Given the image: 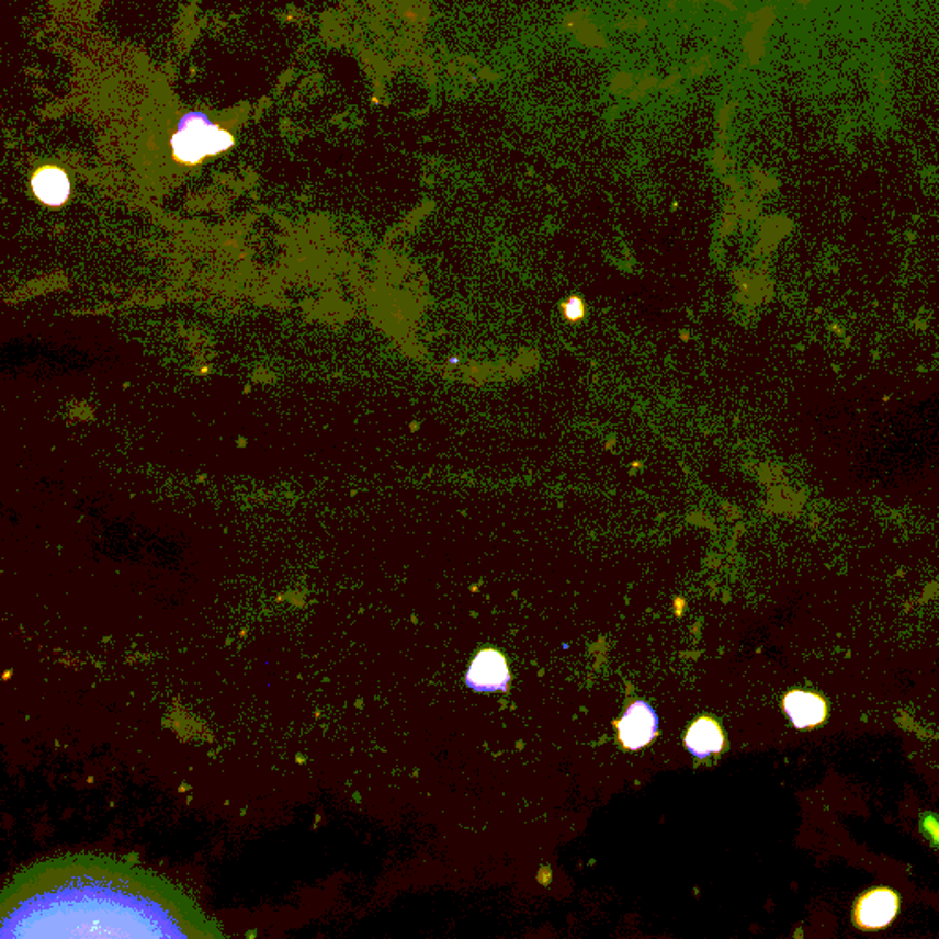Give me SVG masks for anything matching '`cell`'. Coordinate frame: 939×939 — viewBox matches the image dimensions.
Returning <instances> with one entry per match:
<instances>
[{
  "label": "cell",
  "instance_id": "6da1fadb",
  "mask_svg": "<svg viewBox=\"0 0 939 939\" xmlns=\"http://www.w3.org/2000/svg\"><path fill=\"white\" fill-rule=\"evenodd\" d=\"M0 938H220L223 930L168 879L112 857L35 862L0 900Z\"/></svg>",
  "mask_w": 939,
  "mask_h": 939
},
{
  "label": "cell",
  "instance_id": "7a4b0ae2",
  "mask_svg": "<svg viewBox=\"0 0 939 939\" xmlns=\"http://www.w3.org/2000/svg\"><path fill=\"white\" fill-rule=\"evenodd\" d=\"M234 146V136L228 131L212 124L204 114H188L182 117L179 129L171 138L173 155L179 162L199 163L206 157H215Z\"/></svg>",
  "mask_w": 939,
  "mask_h": 939
},
{
  "label": "cell",
  "instance_id": "3957f363",
  "mask_svg": "<svg viewBox=\"0 0 939 939\" xmlns=\"http://www.w3.org/2000/svg\"><path fill=\"white\" fill-rule=\"evenodd\" d=\"M900 914V895L890 889H872L857 900L853 923L857 928L873 932L883 930Z\"/></svg>",
  "mask_w": 939,
  "mask_h": 939
},
{
  "label": "cell",
  "instance_id": "277c9868",
  "mask_svg": "<svg viewBox=\"0 0 939 939\" xmlns=\"http://www.w3.org/2000/svg\"><path fill=\"white\" fill-rule=\"evenodd\" d=\"M616 728H619V739L626 749H643L646 745L652 744L659 733V717L648 703L635 701L624 712V716L621 717Z\"/></svg>",
  "mask_w": 939,
  "mask_h": 939
},
{
  "label": "cell",
  "instance_id": "5b68a950",
  "mask_svg": "<svg viewBox=\"0 0 939 939\" xmlns=\"http://www.w3.org/2000/svg\"><path fill=\"white\" fill-rule=\"evenodd\" d=\"M464 682L476 692H505L510 685L507 660L496 649H485L470 665Z\"/></svg>",
  "mask_w": 939,
  "mask_h": 939
},
{
  "label": "cell",
  "instance_id": "8992f818",
  "mask_svg": "<svg viewBox=\"0 0 939 939\" xmlns=\"http://www.w3.org/2000/svg\"><path fill=\"white\" fill-rule=\"evenodd\" d=\"M783 711L796 728H815L826 722L828 703L815 692L793 690L783 699Z\"/></svg>",
  "mask_w": 939,
  "mask_h": 939
},
{
  "label": "cell",
  "instance_id": "52a82bcc",
  "mask_svg": "<svg viewBox=\"0 0 939 939\" xmlns=\"http://www.w3.org/2000/svg\"><path fill=\"white\" fill-rule=\"evenodd\" d=\"M685 744H687L690 755L695 756L699 760H706L712 755L722 753L725 738H723L722 728L717 727L716 722H712L709 717H701L688 731Z\"/></svg>",
  "mask_w": 939,
  "mask_h": 939
},
{
  "label": "cell",
  "instance_id": "ba28073f",
  "mask_svg": "<svg viewBox=\"0 0 939 939\" xmlns=\"http://www.w3.org/2000/svg\"><path fill=\"white\" fill-rule=\"evenodd\" d=\"M32 190L35 196L48 206H61L70 196V180L63 169L46 166L34 174Z\"/></svg>",
  "mask_w": 939,
  "mask_h": 939
},
{
  "label": "cell",
  "instance_id": "9c48e42d",
  "mask_svg": "<svg viewBox=\"0 0 939 939\" xmlns=\"http://www.w3.org/2000/svg\"><path fill=\"white\" fill-rule=\"evenodd\" d=\"M564 316L569 321H580L584 318V302L580 297H570L569 302L564 303Z\"/></svg>",
  "mask_w": 939,
  "mask_h": 939
},
{
  "label": "cell",
  "instance_id": "30bf717a",
  "mask_svg": "<svg viewBox=\"0 0 939 939\" xmlns=\"http://www.w3.org/2000/svg\"><path fill=\"white\" fill-rule=\"evenodd\" d=\"M923 829L927 831L928 837L939 845V818L936 816L928 815L923 816Z\"/></svg>",
  "mask_w": 939,
  "mask_h": 939
}]
</instances>
